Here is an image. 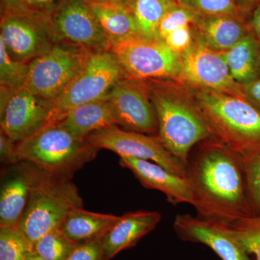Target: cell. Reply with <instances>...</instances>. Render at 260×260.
<instances>
[{
    "label": "cell",
    "instance_id": "1",
    "mask_svg": "<svg viewBox=\"0 0 260 260\" xmlns=\"http://www.w3.org/2000/svg\"><path fill=\"white\" fill-rule=\"evenodd\" d=\"M194 147L186 162V179L197 215L228 223L254 216L242 155L216 138Z\"/></svg>",
    "mask_w": 260,
    "mask_h": 260
},
{
    "label": "cell",
    "instance_id": "2",
    "mask_svg": "<svg viewBox=\"0 0 260 260\" xmlns=\"http://www.w3.org/2000/svg\"><path fill=\"white\" fill-rule=\"evenodd\" d=\"M158 120V137L184 166L191 150L214 138L209 124L191 99L177 93L169 80L146 81Z\"/></svg>",
    "mask_w": 260,
    "mask_h": 260
},
{
    "label": "cell",
    "instance_id": "3",
    "mask_svg": "<svg viewBox=\"0 0 260 260\" xmlns=\"http://www.w3.org/2000/svg\"><path fill=\"white\" fill-rule=\"evenodd\" d=\"M192 89L191 98L214 138L242 157L260 155V111L249 99Z\"/></svg>",
    "mask_w": 260,
    "mask_h": 260
},
{
    "label": "cell",
    "instance_id": "4",
    "mask_svg": "<svg viewBox=\"0 0 260 260\" xmlns=\"http://www.w3.org/2000/svg\"><path fill=\"white\" fill-rule=\"evenodd\" d=\"M99 149L86 138L72 134L57 123L49 124L18 143L20 161H26L53 177L71 179L96 157Z\"/></svg>",
    "mask_w": 260,
    "mask_h": 260
},
{
    "label": "cell",
    "instance_id": "5",
    "mask_svg": "<svg viewBox=\"0 0 260 260\" xmlns=\"http://www.w3.org/2000/svg\"><path fill=\"white\" fill-rule=\"evenodd\" d=\"M83 206L79 191L71 179L53 177L37 168L30 199L18 225L19 231L32 250L43 236L60 229L72 210Z\"/></svg>",
    "mask_w": 260,
    "mask_h": 260
},
{
    "label": "cell",
    "instance_id": "6",
    "mask_svg": "<svg viewBox=\"0 0 260 260\" xmlns=\"http://www.w3.org/2000/svg\"><path fill=\"white\" fill-rule=\"evenodd\" d=\"M111 51L128 79L179 81L181 54L172 50L161 39L138 36L113 44Z\"/></svg>",
    "mask_w": 260,
    "mask_h": 260
},
{
    "label": "cell",
    "instance_id": "7",
    "mask_svg": "<svg viewBox=\"0 0 260 260\" xmlns=\"http://www.w3.org/2000/svg\"><path fill=\"white\" fill-rule=\"evenodd\" d=\"M125 78L112 51L90 54L80 74L53 103L49 124L57 122L75 108L107 97L116 84Z\"/></svg>",
    "mask_w": 260,
    "mask_h": 260
},
{
    "label": "cell",
    "instance_id": "8",
    "mask_svg": "<svg viewBox=\"0 0 260 260\" xmlns=\"http://www.w3.org/2000/svg\"><path fill=\"white\" fill-rule=\"evenodd\" d=\"M90 54L69 44L56 43L50 50L29 63L24 88L54 103L80 74Z\"/></svg>",
    "mask_w": 260,
    "mask_h": 260
},
{
    "label": "cell",
    "instance_id": "9",
    "mask_svg": "<svg viewBox=\"0 0 260 260\" xmlns=\"http://www.w3.org/2000/svg\"><path fill=\"white\" fill-rule=\"evenodd\" d=\"M0 41L13 59L28 64L56 44L51 18L21 9L3 11Z\"/></svg>",
    "mask_w": 260,
    "mask_h": 260
},
{
    "label": "cell",
    "instance_id": "10",
    "mask_svg": "<svg viewBox=\"0 0 260 260\" xmlns=\"http://www.w3.org/2000/svg\"><path fill=\"white\" fill-rule=\"evenodd\" d=\"M51 22L56 43L91 54L112 49L88 0H61L51 15Z\"/></svg>",
    "mask_w": 260,
    "mask_h": 260
},
{
    "label": "cell",
    "instance_id": "11",
    "mask_svg": "<svg viewBox=\"0 0 260 260\" xmlns=\"http://www.w3.org/2000/svg\"><path fill=\"white\" fill-rule=\"evenodd\" d=\"M178 82L192 88L207 89L249 99L243 85L233 78L220 52L207 47L198 39H193L189 49L181 54Z\"/></svg>",
    "mask_w": 260,
    "mask_h": 260
},
{
    "label": "cell",
    "instance_id": "12",
    "mask_svg": "<svg viewBox=\"0 0 260 260\" xmlns=\"http://www.w3.org/2000/svg\"><path fill=\"white\" fill-rule=\"evenodd\" d=\"M90 144L107 149L120 157H132L156 162L169 172L186 177V167L162 144L158 135L128 131L113 125L87 137Z\"/></svg>",
    "mask_w": 260,
    "mask_h": 260
},
{
    "label": "cell",
    "instance_id": "13",
    "mask_svg": "<svg viewBox=\"0 0 260 260\" xmlns=\"http://www.w3.org/2000/svg\"><path fill=\"white\" fill-rule=\"evenodd\" d=\"M116 125L143 134L158 135L156 114L145 82L124 78L107 95Z\"/></svg>",
    "mask_w": 260,
    "mask_h": 260
},
{
    "label": "cell",
    "instance_id": "14",
    "mask_svg": "<svg viewBox=\"0 0 260 260\" xmlns=\"http://www.w3.org/2000/svg\"><path fill=\"white\" fill-rule=\"evenodd\" d=\"M52 110V102L23 88L0 107V131L20 143L49 125Z\"/></svg>",
    "mask_w": 260,
    "mask_h": 260
},
{
    "label": "cell",
    "instance_id": "15",
    "mask_svg": "<svg viewBox=\"0 0 260 260\" xmlns=\"http://www.w3.org/2000/svg\"><path fill=\"white\" fill-rule=\"evenodd\" d=\"M174 228L181 240L205 244L222 260H250L226 222L179 214Z\"/></svg>",
    "mask_w": 260,
    "mask_h": 260
},
{
    "label": "cell",
    "instance_id": "16",
    "mask_svg": "<svg viewBox=\"0 0 260 260\" xmlns=\"http://www.w3.org/2000/svg\"><path fill=\"white\" fill-rule=\"evenodd\" d=\"M37 168L20 161L2 173L0 227H18L28 205Z\"/></svg>",
    "mask_w": 260,
    "mask_h": 260
},
{
    "label": "cell",
    "instance_id": "17",
    "mask_svg": "<svg viewBox=\"0 0 260 260\" xmlns=\"http://www.w3.org/2000/svg\"><path fill=\"white\" fill-rule=\"evenodd\" d=\"M121 167L129 169L147 189L161 191L172 205L191 203L190 186L186 177L169 172L156 162L132 157H120Z\"/></svg>",
    "mask_w": 260,
    "mask_h": 260
},
{
    "label": "cell",
    "instance_id": "18",
    "mask_svg": "<svg viewBox=\"0 0 260 260\" xmlns=\"http://www.w3.org/2000/svg\"><path fill=\"white\" fill-rule=\"evenodd\" d=\"M161 218L159 212L147 210L130 212L119 216L104 238L106 259L110 260L120 251L136 245L157 226Z\"/></svg>",
    "mask_w": 260,
    "mask_h": 260
},
{
    "label": "cell",
    "instance_id": "19",
    "mask_svg": "<svg viewBox=\"0 0 260 260\" xmlns=\"http://www.w3.org/2000/svg\"><path fill=\"white\" fill-rule=\"evenodd\" d=\"M196 39L218 52L227 51L251 34L249 20L231 16H202L192 25Z\"/></svg>",
    "mask_w": 260,
    "mask_h": 260
},
{
    "label": "cell",
    "instance_id": "20",
    "mask_svg": "<svg viewBox=\"0 0 260 260\" xmlns=\"http://www.w3.org/2000/svg\"><path fill=\"white\" fill-rule=\"evenodd\" d=\"M56 123L80 138H86L99 130L116 125L107 96L75 108Z\"/></svg>",
    "mask_w": 260,
    "mask_h": 260
},
{
    "label": "cell",
    "instance_id": "21",
    "mask_svg": "<svg viewBox=\"0 0 260 260\" xmlns=\"http://www.w3.org/2000/svg\"><path fill=\"white\" fill-rule=\"evenodd\" d=\"M119 218L118 215L78 208L70 212L60 229L70 241L79 244L105 237Z\"/></svg>",
    "mask_w": 260,
    "mask_h": 260
},
{
    "label": "cell",
    "instance_id": "22",
    "mask_svg": "<svg viewBox=\"0 0 260 260\" xmlns=\"http://www.w3.org/2000/svg\"><path fill=\"white\" fill-rule=\"evenodd\" d=\"M88 3L112 46L142 36L134 15L126 5Z\"/></svg>",
    "mask_w": 260,
    "mask_h": 260
},
{
    "label": "cell",
    "instance_id": "23",
    "mask_svg": "<svg viewBox=\"0 0 260 260\" xmlns=\"http://www.w3.org/2000/svg\"><path fill=\"white\" fill-rule=\"evenodd\" d=\"M220 54L238 83L244 85L260 77V42L252 34Z\"/></svg>",
    "mask_w": 260,
    "mask_h": 260
},
{
    "label": "cell",
    "instance_id": "24",
    "mask_svg": "<svg viewBox=\"0 0 260 260\" xmlns=\"http://www.w3.org/2000/svg\"><path fill=\"white\" fill-rule=\"evenodd\" d=\"M178 5L177 0H129L127 7L134 15L142 36L160 39V22L168 12Z\"/></svg>",
    "mask_w": 260,
    "mask_h": 260
},
{
    "label": "cell",
    "instance_id": "25",
    "mask_svg": "<svg viewBox=\"0 0 260 260\" xmlns=\"http://www.w3.org/2000/svg\"><path fill=\"white\" fill-rule=\"evenodd\" d=\"M28 70L29 64L13 59L0 41V107L13 93L25 87Z\"/></svg>",
    "mask_w": 260,
    "mask_h": 260
},
{
    "label": "cell",
    "instance_id": "26",
    "mask_svg": "<svg viewBox=\"0 0 260 260\" xmlns=\"http://www.w3.org/2000/svg\"><path fill=\"white\" fill-rule=\"evenodd\" d=\"M178 3L202 16H231L249 20L251 15L237 0H179Z\"/></svg>",
    "mask_w": 260,
    "mask_h": 260
},
{
    "label": "cell",
    "instance_id": "27",
    "mask_svg": "<svg viewBox=\"0 0 260 260\" xmlns=\"http://www.w3.org/2000/svg\"><path fill=\"white\" fill-rule=\"evenodd\" d=\"M60 229L47 233L35 242L32 251L47 260H65L75 246Z\"/></svg>",
    "mask_w": 260,
    "mask_h": 260
},
{
    "label": "cell",
    "instance_id": "28",
    "mask_svg": "<svg viewBox=\"0 0 260 260\" xmlns=\"http://www.w3.org/2000/svg\"><path fill=\"white\" fill-rule=\"evenodd\" d=\"M229 224L248 254H254L256 260H260V217H249Z\"/></svg>",
    "mask_w": 260,
    "mask_h": 260
},
{
    "label": "cell",
    "instance_id": "29",
    "mask_svg": "<svg viewBox=\"0 0 260 260\" xmlns=\"http://www.w3.org/2000/svg\"><path fill=\"white\" fill-rule=\"evenodd\" d=\"M30 251L18 227H0V260H25Z\"/></svg>",
    "mask_w": 260,
    "mask_h": 260
},
{
    "label": "cell",
    "instance_id": "30",
    "mask_svg": "<svg viewBox=\"0 0 260 260\" xmlns=\"http://www.w3.org/2000/svg\"><path fill=\"white\" fill-rule=\"evenodd\" d=\"M199 15L194 10L178 5L172 8L164 17L158 28V36L164 40L169 34L185 26L186 25H194Z\"/></svg>",
    "mask_w": 260,
    "mask_h": 260
},
{
    "label": "cell",
    "instance_id": "31",
    "mask_svg": "<svg viewBox=\"0 0 260 260\" xmlns=\"http://www.w3.org/2000/svg\"><path fill=\"white\" fill-rule=\"evenodd\" d=\"M248 197L253 214L260 213V155L243 157Z\"/></svg>",
    "mask_w": 260,
    "mask_h": 260
},
{
    "label": "cell",
    "instance_id": "32",
    "mask_svg": "<svg viewBox=\"0 0 260 260\" xmlns=\"http://www.w3.org/2000/svg\"><path fill=\"white\" fill-rule=\"evenodd\" d=\"M104 238L75 244L65 260H107L104 255Z\"/></svg>",
    "mask_w": 260,
    "mask_h": 260
},
{
    "label": "cell",
    "instance_id": "33",
    "mask_svg": "<svg viewBox=\"0 0 260 260\" xmlns=\"http://www.w3.org/2000/svg\"><path fill=\"white\" fill-rule=\"evenodd\" d=\"M193 39L192 25H186L169 34L164 41L172 50L181 54L189 49Z\"/></svg>",
    "mask_w": 260,
    "mask_h": 260
},
{
    "label": "cell",
    "instance_id": "34",
    "mask_svg": "<svg viewBox=\"0 0 260 260\" xmlns=\"http://www.w3.org/2000/svg\"><path fill=\"white\" fill-rule=\"evenodd\" d=\"M0 160L6 167L20 162L18 153V143L10 139L8 135L0 131Z\"/></svg>",
    "mask_w": 260,
    "mask_h": 260
},
{
    "label": "cell",
    "instance_id": "35",
    "mask_svg": "<svg viewBox=\"0 0 260 260\" xmlns=\"http://www.w3.org/2000/svg\"><path fill=\"white\" fill-rule=\"evenodd\" d=\"M61 2V0H23L19 9L51 18Z\"/></svg>",
    "mask_w": 260,
    "mask_h": 260
},
{
    "label": "cell",
    "instance_id": "36",
    "mask_svg": "<svg viewBox=\"0 0 260 260\" xmlns=\"http://www.w3.org/2000/svg\"><path fill=\"white\" fill-rule=\"evenodd\" d=\"M248 99L260 111V77L243 85Z\"/></svg>",
    "mask_w": 260,
    "mask_h": 260
},
{
    "label": "cell",
    "instance_id": "37",
    "mask_svg": "<svg viewBox=\"0 0 260 260\" xmlns=\"http://www.w3.org/2000/svg\"><path fill=\"white\" fill-rule=\"evenodd\" d=\"M251 34L260 42V5L251 12L249 19Z\"/></svg>",
    "mask_w": 260,
    "mask_h": 260
},
{
    "label": "cell",
    "instance_id": "38",
    "mask_svg": "<svg viewBox=\"0 0 260 260\" xmlns=\"http://www.w3.org/2000/svg\"><path fill=\"white\" fill-rule=\"evenodd\" d=\"M237 2L249 13H251L252 10L260 5V0H237Z\"/></svg>",
    "mask_w": 260,
    "mask_h": 260
},
{
    "label": "cell",
    "instance_id": "39",
    "mask_svg": "<svg viewBox=\"0 0 260 260\" xmlns=\"http://www.w3.org/2000/svg\"><path fill=\"white\" fill-rule=\"evenodd\" d=\"M23 0H2L4 11L5 10H18L20 8Z\"/></svg>",
    "mask_w": 260,
    "mask_h": 260
},
{
    "label": "cell",
    "instance_id": "40",
    "mask_svg": "<svg viewBox=\"0 0 260 260\" xmlns=\"http://www.w3.org/2000/svg\"><path fill=\"white\" fill-rule=\"evenodd\" d=\"M90 3H102V4H119L127 6L129 0H88Z\"/></svg>",
    "mask_w": 260,
    "mask_h": 260
},
{
    "label": "cell",
    "instance_id": "41",
    "mask_svg": "<svg viewBox=\"0 0 260 260\" xmlns=\"http://www.w3.org/2000/svg\"><path fill=\"white\" fill-rule=\"evenodd\" d=\"M25 260H47L44 259V258L41 257L40 256L37 255L35 253L32 252V251H30V252L28 253V256H27L26 259Z\"/></svg>",
    "mask_w": 260,
    "mask_h": 260
},
{
    "label": "cell",
    "instance_id": "42",
    "mask_svg": "<svg viewBox=\"0 0 260 260\" xmlns=\"http://www.w3.org/2000/svg\"><path fill=\"white\" fill-rule=\"evenodd\" d=\"M177 1L178 2V1H179V0H177Z\"/></svg>",
    "mask_w": 260,
    "mask_h": 260
}]
</instances>
